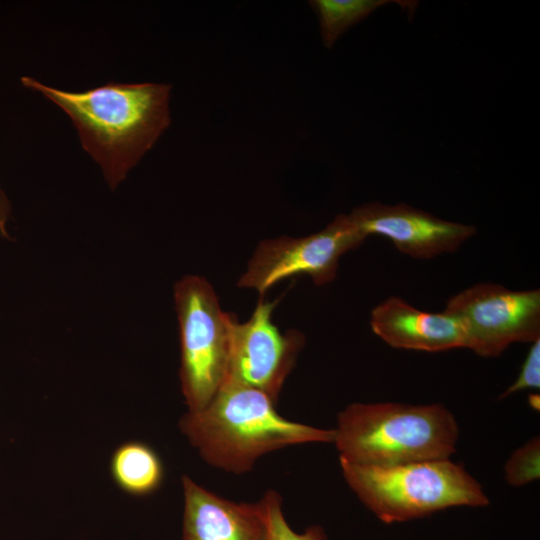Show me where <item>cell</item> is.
Here are the masks:
<instances>
[{"label":"cell","instance_id":"cell-1","mask_svg":"<svg viewBox=\"0 0 540 540\" xmlns=\"http://www.w3.org/2000/svg\"><path fill=\"white\" fill-rule=\"evenodd\" d=\"M20 81L70 118L82 148L100 167L111 191L125 181L171 124L172 85L168 83L111 81L67 91L30 76Z\"/></svg>","mask_w":540,"mask_h":540},{"label":"cell","instance_id":"cell-2","mask_svg":"<svg viewBox=\"0 0 540 540\" xmlns=\"http://www.w3.org/2000/svg\"><path fill=\"white\" fill-rule=\"evenodd\" d=\"M265 393L225 382L200 411L185 413L179 428L209 465L243 474L263 455L292 445L333 443V429L290 421Z\"/></svg>","mask_w":540,"mask_h":540},{"label":"cell","instance_id":"cell-3","mask_svg":"<svg viewBox=\"0 0 540 540\" xmlns=\"http://www.w3.org/2000/svg\"><path fill=\"white\" fill-rule=\"evenodd\" d=\"M333 431L339 460L367 466L448 459L459 439L454 414L440 403H352Z\"/></svg>","mask_w":540,"mask_h":540},{"label":"cell","instance_id":"cell-4","mask_svg":"<svg viewBox=\"0 0 540 540\" xmlns=\"http://www.w3.org/2000/svg\"><path fill=\"white\" fill-rule=\"evenodd\" d=\"M339 462L350 489L385 524L421 519L453 507L481 508L490 503L482 485L451 458L393 466Z\"/></svg>","mask_w":540,"mask_h":540},{"label":"cell","instance_id":"cell-5","mask_svg":"<svg viewBox=\"0 0 540 540\" xmlns=\"http://www.w3.org/2000/svg\"><path fill=\"white\" fill-rule=\"evenodd\" d=\"M180 335V383L189 412L205 408L224 384L231 314L220 308L204 278L187 275L174 286Z\"/></svg>","mask_w":540,"mask_h":540},{"label":"cell","instance_id":"cell-6","mask_svg":"<svg viewBox=\"0 0 540 540\" xmlns=\"http://www.w3.org/2000/svg\"><path fill=\"white\" fill-rule=\"evenodd\" d=\"M444 311L461 323L465 348L481 357H497L513 343L540 339L539 289L479 283L452 296Z\"/></svg>","mask_w":540,"mask_h":540},{"label":"cell","instance_id":"cell-7","mask_svg":"<svg viewBox=\"0 0 540 540\" xmlns=\"http://www.w3.org/2000/svg\"><path fill=\"white\" fill-rule=\"evenodd\" d=\"M366 238L348 214H338L324 229L305 237L281 236L260 243L238 286L262 296L277 282L305 274L317 285L335 279L340 257Z\"/></svg>","mask_w":540,"mask_h":540},{"label":"cell","instance_id":"cell-8","mask_svg":"<svg viewBox=\"0 0 540 540\" xmlns=\"http://www.w3.org/2000/svg\"><path fill=\"white\" fill-rule=\"evenodd\" d=\"M277 303L278 300L270 302L261 296L252 316L244 323L231 315L225 380L257 389L275 403L305 344L300 331L282 333L272 322Z\"/></svg>","mask_w":540,"mask_h":540},{"label":"cell","instance_id":"cell-9","mask_svg":"<svg viewBox=\"0 0 540 540\" xmlns=\"http://www.w3.org/2000/svg\"><path fill=\"white\" fill-rule=\"evenodd\" d=\"M348 215L365 238L383 236L401 253L416 259L454 252L476 233L472 225L447 221L404 203H366Z\"/></svg>","mask_w":540,"mask_h":540},{"label":"cell","instance_id":"cell-10","mask_svg":"<svg viewBox=\"0 0 540 540\" xmlns=\"http://www.w3.org/2000/svg\"><path fill=\"white\" fill-rule=\"evenodd\" d=\"M183 540H267L268 526L262 500L234 502L182 477Z\"/></svg>","mask_w":540,"mask_h":540},{"label":"cell","instance_id":"cell-11","mask_svg":"<svg viewBox=\"0 0 540 540\" xmlns=\"http://www.w3.org/2000/svg\"><path fill=\"white\" fill-rule=\"evenodd\" d=\"M370 325L393 348L424 352L465 348L464 329L457 318L444 310L422 311L398 296L385 299L372 310Z\"/></svg>","mask_w":540,"mask_h":540},{"label":"cell","instance_id":"cell-12","mask_svg":"<svg viewBox=\"0 0 540 540\" xmlns=\"http://www.w3.org/2000/svg\"><path fill=\"white\" fill-rule=\"evenodd\" d=\"M110 474L123 492L141 497L152 494L161 486L164 467L152 447L141 441H128L113 452Z\"/></svg>","mask_w":540,"mask_h":540},{"label":"cell","instance_id":"cell-13","mask_svg":"<svg viewBox=\"0 0 540 540\" xmlns=\"http://www.w3.org/2000/svg\"><path fill=\"white\" fill-rule=\"evenodd\" d=\"M389 2L387 0H313L309 1V4L318 18L324 46L332 48L349 28Z\"/></svg>","mask_w":540,"mask_h":540},{"label":"cell","instance_id":"cell-14","mask_svg":"<svg viewBox=\"0 0 540 540\" xmlns=\"http://www.w3.org/2000/svg\"><path fill=\"white\" fill-rule=\"evenodd\" d=\"M267 519V540H328L325 529L311 525L303 532L294 531L287 522L282 510V498L274 490H268L261 498Z\"/></svg>","mask_w":540,"mask_h":540},{"label":"cell","instance_id":"cell-15","mask_svg":"<svg viewBox=\"0 0 540 540\" xmlns=\"http://www.w3.org/2000/svg\"><path fill=\"white\" fill-rule=\"evenodd\" d=\"M506 482L521 487L540 477V440L534 437L514 450L504 465Z\"/></svg>","mask_w":540,"mask_h":540},{"label":"cell","instance_id":"cell-16","mask_svg":"<svg viewBox=\"0 0 540 540\" xmlns=\"http://www.w3.org/2000/svg\"><path fill=\"white\" fill-rule=\"evenodd\" d=\"M540 387V339L531 343L529 352L522 364L520 373L516 380L505 391L501 393L499 399H505L517 392L527 389H539Z\"/></svg>","mask_w":540,"mask_h":540},{"label":"cell","instance_id":"cell-17","mask_svg":"<svg viewBox=\"0 0 540 540\" xmlns=\"http://www.w3.org/2000/svg\"><path fill=\"white\" fill-rule=\"evenodd\" d=\"M11 213V202L0 185V236L4 239H11L8 232V222L11 218Z\"/></svg>","mask_w":540,"mask_h":540}]
</instances>
